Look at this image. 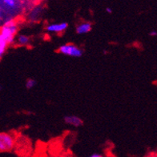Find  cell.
<instances>
[{
    "instance_id": "16",
    "label": "cell",
    "mask_w": 157,
    "mask_h": 157,
    "mask_svg": "<svg viewBox=\"0 0 157 157\" xmlns=\"http://www.w3.org/2000/svg\"><path fill=\"white\" fill-rule=\"evenodd\" d=\"M0 17H1V10H0Z\"/></svg>"
},
{
    "instance_id": "6",
    "label": "cell",
    "mask_w": 157,
    "mask_h": 157,
    "mask_svg": "<svg viewBox=\"0 0 157 157\" xmlns=\"http://www.w3.org/2000/svg\"><path fill=\"white\" fill-rule=\"evenodd\" d=\"M92 25L89 22H85V23H80L76 27V33L78 35H83V34H87L91 31Z\"/></svg>"
},
{
    "instance_id": "3",
    "label": "cell",
    "mask_w": 157,
    "mask_h": 157,
    "mask_svg": "<svg viewBox=\"0 0 157 157\" xmlns=\"http://www.w3.org/2000/svg\"><path fill=\"white\" fill-rule=\"evenodd\" d=\"M59 52L64 56H71V57H81L83 56V51L72 44L60 46L59 48Z\"/></svg>"
},
{
    "instance_id": "17",
    "label": "cell",
    "mask_w": 157,
    "mask_h": 157,
    "mask_svg": "<svg viewBox=\"0 0 157 157\" xmlns=\"http://www.w3.org/2000/svg\"><path fill=\"white\" fill-rule=\"evenodd\" d=\"M146 157H148V155H147V156H146Z\"/></svg>"
},
{
    "instance_id": "1",
    "label": "cell",
    "mask_w": 157,
    "mask_h": 157,
    "mask_svg": "<svg viewBox=\"0 0 157 157\" xmlns=\"http://www.w3.org/2000/svg\"><path fill=\"white\" fill-rule=\"evenodd\" d=\"M18 31V26L15 19H8L5 22L0 29V36L6 44H11L15 40V36Z\"/></svg>"
},
{
    "instance_id": "10",
    "label": "cell",
    "mask_w": 157,
    "mask_h": 157,
    "mask_svg": "<svg viewBox=\"0 0 157 157\" xmlns=\"http://www.w3.org/2000/svg\"><path fill=\"white\" fill-rule=\"evenodd\" d=\"M6 48H7V44H0V58L2 57V56L5 54V52L6 51Z\"/></svg>"
},
{
    "instance_id": "9",
    "label": "cell",
    "mask_w": 157,
    "mask_h": 157,
    "mask_svg": "<svg viewBox=\"0 0 157 157\" xmlns=\"http://www.w3.org/2000/svg\"><path fill=\"white\" fill-rule=\"evenodd\" d=\"M3 3L6 6H9V7H11V8H13V7H15L16 6V2L14 1V0H4Z\"/></svg>"
},
{
    "instance_id": "14",
    "label": "cell",
    "mask_w": 157,
    "mask_h": 157,
    "mask_svg": "<svg viewBox=\"0 0 157 157\" xmlns=\"http://www.w3.org/2000/svg\"><path fill=\"white\" fill-rule=\"evenodd\" d=\"M6 44V43L4 41V40H3V39H2V37L0 36V44ZM7 45H8V44H7Z\"/></svg>"
},
{
    "instance_id": "2",
    "label": "cell",
    "mask_w": 157,
    "mask_h": 157,
    "mask_svg": "<svg viewBox=\"0 0 157 157\" xmlns=\"http://www.w3.org/2000/svg\"><path fill=\"white\" fill-rule=\"evenodd\" d=\"M15 137L10 133H0V152L11 151L15 147Z\"/></svg>"
},
{
    "instance_id": "4",
    "label": "cell",
    "mask_w": 157,
    "mask_h": 157,
    "mask_svg": "<svg viewBox=\"0 0 157 157\" xmlns=\"http://www.w3.org/2000/svg\"><path fill=\"white\" fill-rule=\"evenodd\" d=\"M68 27V24L67 23H52L46 27L47 31L49 32H56V33H62L67 30Z\"/></svg>"
},
{
    "instance_id": "8",
    "label": "cell",
    "mask_w": 157,
    "mask_h": 157,
    "mask_svg": "<svg viewBox=\"0 0 157 157\" xmlns=\"http://www.w3.org/2000/svg\"><path fill=\"white\" fill-rule=\"evenodd\" d=\"M35 85H36V81H35V79H33V78H28L26 81V87L27 89L33 88Z\"/></svg>"
},
{
    "instance_id": "11",
    "label": "cell",
    "mask_w": 157,
    "mask_h": 157,
    "mask_svg": "<svg viewBox=\"0 0 157 157\" xmlns=\"http://www.w3.org/2000/svg\"><path fill=\"white\" fill-rule=\"evenodd\" d=\"M149 35L150 36H156L157 35V31H151L149 32Z\"/></svg>"
},
{
    "instance_id": "15",
    "label": "cell",
    "mask_w": 157,
    "mask_h": 157,
    "mask_svg": "<svg viewBox=\"0 0 157 157\" xmlns=\"http://www.w3.org/2000/svg\"><path fill=\"white\" fill-rule=\"evenodd\" d=\"M148 157H157L156 153H151V154L148 155Z\"/></svg>"
},
{
    "instance_id": "7",
    "label": "cell",
    "mask_w": 157,
    "mask_h": 157,
    "mask_svg": "<svg viewBox=\"0 0 157 157\" xmlns=\"http://www.w3.org/2000/svg\"><path fill=\"white\" fill-rule=\"evenodd\" d=\"M17 41H18V44H20V45H27L30 43V38L27 35H20L18 36V39H17Z\"/></svg>"
},
{
    "instance_id": "5",
    "label": "cell",
    "mask_w": 157,
    "mask_h": 157,
    "mask_svg": "<svg viewBox=\"0 0 157 157\" xmlns=\"http://www.w3.org/2000/svg\"><path fill=\"white\" fill-rule=\"evenodd\" d=\"M65 123L73 127H81L83 124V121L81 120V118L76 116H67L64 117Z\"/></svg>"
},
{
    "instance_id": "13",
    "label": "cell",
    "mask_w": 157,
    "mask_h": 157,
    "mask_svg": "<svg viewBox=\"0 0 157 157\" xmlns=\"http://www.w3.org/2000/svg\"><path fill=\"white\" fill-rule=\"evenodd\" d=\"M106 11H107L108 13H109V14L112 13V10L110 8V7H107V8H106Z\"/></svg>"
},
{
    "instance_id": "12",
    "label": "cell",
    "mask_w": 157,
    "mask_h": 157,
    "mask_svg": "<svg viewBox=\"0 0 157 157\" xmlns=\"http://www.w3.org/2000/svg\"><path fill=\"white\" fill-rule=\"evenodd\" d=\"M89 157H104V156L100 155V154H98V153H95V154H92V155H90Z\"/></svg>"
}]
</instances>
